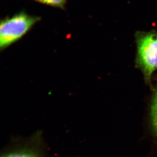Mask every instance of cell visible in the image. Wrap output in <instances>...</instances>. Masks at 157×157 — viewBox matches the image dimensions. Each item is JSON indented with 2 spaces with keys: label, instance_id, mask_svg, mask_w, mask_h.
<instances>
[{
  "label": "cell",
  "instance_id": "2",
  "mask_svg": "<svg viewBox=\"0 0 157 157\" xmlns=\"http://www.w3.org/2000/svg\"><path fill=\"white\" fill-rule=\"evenodd\" d=\"M137 64L149 81L157 69V33H140L137 35Z\"/></svg>",
  "mask_w": 157,
  "mask_h": 157
},
{
  "label": "cell",
  "instance_id": "3",
  "mask_svg": "<svg viewBox=\"0 0 157 157\" xmlns=\"http://www.w3.org/2000/svg\"><path fill=\"white\" fill-rule=\"evenodd\" d=\"M151 111L152 124L157 136V90L153 99Z\"/></svg>",
  "mask_w": 157,
  "mask_h": 157
},
{
  "label": "cell",
  "instance_id": "5",
  "mask_svg": "<svg viewBox=\"0 0 157 157\" xmlns=\"http://www.w3.org/2000/svg\"><path fill=\"white\" fill-rule=\"evenodd\" d=\"M4 157H37L36 155L28 152H19L7 155Z\"/></svg>",
  "mask_w": 157,
  "mask_h": 157
},
{
  "label": "cell",
  "instance_id": "4",
  "mask_svg": "<svg viewBox=\"0 0 157 157\" xmlns=\"http://www.w3.org/2000/svg\"><path fill=\"white\" fill-rule=\"evenodd\" d=\"M39 3L47 6L63 9L67 4V0H35Z\"/></svg>",
  "mask_w": 157,
  "mask_h": 157
},
{
  "label": "cell",
  "instance_id": "1",
  "mask_svg": "<svg viewBox=\"0 0 157 157\" xmlns=\"http://www.w3.org/2000/svg\"><path fill=\"white\" fill-rule=\"evenodd\" d=\"M39 16L20 11L11 17L1 20L0 48L4 50L19 41L41 20Z\"/></svg>",
  "mask_w": 157,
  "mask_h": 157
}]
</instances>
